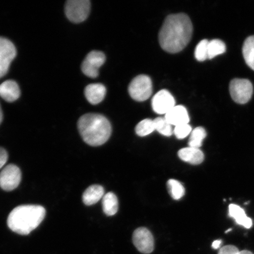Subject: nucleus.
<instances>
[{
  "instance_id": "1",
  "label": "nucleus",
  "mask_w": 254,
  "mask_h": 254,
  "mask_svg": "<svg viewBox=\"0 0 254 254\" xmlns=\"http://www.w3.org/2000/svg\"><path fill=\"white\" fill-rule=\"evenodd\" d=\"M193 27L186 14L168 15L158 35L159 43L166 52L175 54L182 52L191 39Z\"/></svg>"
},
{
  "instance_id": "2",
  "label": "nucleus",
  "mask_w": 254,
  "mask_h": 254,
  "mask_svg": "<svg viewBox=\"0 0 254 254\" xmlns=\"http://www.w3.org/2000/svg\"><path fill=\"white\" fill-rule=\"evenodd\" d=\"M46 212L45 208L41 205L18 206L8 215V227L15 233L29 234L39 226L45 217Z\"/></svg>"
},
{
  "instance_id": "3",
  "label": "nucleus",
  "mask_w": 254,
  "mask_h": 254,
  "mask_svg": "<svg viewBox=\"0 0 254 254\" xmlns=\"http://www.w3.org/2000/svg\"><path fill=\"white\" fill-rule=\"evenodd\" d=\"M79 134L87 144L100 146L110 137L112 127L106 117L98 114H87L78 122Z\"/></svg>"
},
{
  "instance_id": "4",
  "label": "nucleus",
  "mask_w": 254,
  "mask_h": 254,
  "mask_svg": "<svg viewBox=\"0 0 254 254\" xmlns=\"http://www.w3.org/2000/svg\"><path fill=\"white\" fill-rule=\"evenodd\" d=\"M128 93L132 99L139 102L148 100L152 93L151 78L146 75H138L130 82Z\"/></svg>"
},
{
  "instance_id": "5",
  "label": "nucleus",
  "mask_w": 254,
  "mask_h": 254,
  "mask_svg": "<svg viewBox=\"0 0 254 254\" xmlns=\"http://www.w3.org/2000/svg\"><path fill=\"white\" fill-rule=\"evenodd\" d=\"M230 93L235 102L246 104L253 94V85L249 79L235 78L230 82Z\"/></svg>"
},
{
  "instance_id": "6",
  "label": "nucleus",
  "mask_w": 254,
  "mask_h": 254,
  "mask_svg": "<svg viewBox=\"0 0 254 254\" xmlns=\"http://www.w3.org/2000/svg\"><path fill=\"white\" fill-rule=\"evenodd\" d=\"M90 8V1L88 0H69L66 2L65 12L69 21L79 23L86 20Z\"/></svg>"
},
{
  "instance_id": "7",
  "label": "nucleus",
  "mask_w": 254,
  "mask_h": 254,
  "mask_svg": "<svg viewBox=\"0 0 254 254\" xmlns=\"http://www.w3.org/2000/svg\"><path fill=\"white\" fill-rule=\"evenodd\" d=\"M106 56L98 51H93L88 54L82 63L81 69L88 77L95 78L99 74V68L106 62Z\"/></svg>"
},
{
  "instance_id": "8",
  "label": "nucleus",
  "mask_w": 254,
  "mask_h": 254,
  "mask_svg": "<svg viewBox=\"0 0 254 254\" xmlns=\"http://www.w3.org/2000/svg\"><path fill=\"white\" fill-rule=\"evenodd\" d=\"M21 180V173L17 166L9 164L0 173V187L6 191H11L19 186Z\"/></svg>"
},
{
  "instance_id": "9",
  "label": "nucleus",
  "mask_w": 254,
  "mask_h": 254,
  "mask_svg": "<svg viewBox=\"0 0 254 254\" xmlns=\"http://www.w3.org/2000/svg\"><path fill=\"white\" fill-rule=\"evenodd\" d=\"M16 55L17 50L14 44L8 39L0 37V78L7 74Z\"/></svg>"
},
{
  "instance_id": "10",
  "label": "nucleus",
  "mask_w": 254,
  "mask_h": 254,
  "mask_svg": "<svg viewBox=\"0 0 254 254\" xmlns=\"http://www.w3.org/2000/svg\"><path fill=\"white\" fill-rule=\"evenodd\" d=\"M133 243L139 252L148 254L154 249V237L150 231L144 227L139 228L133 234Z\"/></svg>"
},
{
  "instance_id": "11",
  "label": "nucleus",
  "mask_w": 254,
  "mask_h": 254,
  "mask_svg": "<svg viewBox=\"0 0 254 254\" xmlns=\"http://www.w3.org/2000/svg\"><path fill=\"white\" fill-rule=\"evenodd\" d=\"M176 106L174 97L166 90H161L152 99V107L155 113L166 114Z\"/></svg>"
},
{
  "instance_id": "12",
  "label": "nucleus",
  "mask_w": 254,
  "mask_h": 254,
  "mask_svg": "<svg viewBox=\"0 0 254 254\" xmlns=\"http://www.w3.org/2000/svg\"><path fill=\"white\" fill-rule=\"evenodd\" d=\"M165 119L171 126H178L186 125L190 122V117L186 108L183 106H176L165 115Z\"/></svg>"
},
{
  "instance_id": "13",
  "label": "nucleus",
  "mask_w": 254,
  "mask_h": 254,
  "mask_svg": "<svg viewBox=\"0 0 254 254\" xmlns=\"http://www.w3.org/2000/svg\"><path fill=\"white\" fill-rule=\"evenodd\" d=\"M106 88L102 84H91L85 88V96L88 102L97 105L102 102L106 94Z\"/></svg>"
},
{
  "instance_id": "14",
  "label": "nucleus",
  "mask_w": 254,
  "mask_h": 254,
  "mask_svg": "<svg viewBox=\"0 0 254 254\" xmlns=\"http://www.w3.org/2000/svg\"><path fill=\"white\" fill-rule=\"evenodd\" d=\"M20 96L18 85L13 80H7L0 84V97L7 102H14Z\"/></svg>"
},
{
  "instance_id": "15",
  "label": "nucleus",
  "mask_w": 254,
  "mask_h": 254,
  "mask_svg": "<svg viewBox=\"0 0 254 254\" xmlns=\"http://www.w3.org/2000/svg\"><path fill=\"white\" fill-rule=\"evenodd\" d=\"M179 157L184 161L190 164L198 165L204 160V155L199 148L187 147L179 151Z\"/></svg>"
},
{
  "instance_id": "16",
  "label": "nucleus",
  "mask_w": 254,
  "mask_h": 254,
  "mask_svg": "<svg viewBox=\"0 0 254 254\" xmlns=\"http://www.w3.org/2000/svg\"><path fill=\"white\" fill-rule=\"evenodd\" d=\"M229 216L234 219L237 224L242 225L247 229L252 228L253 225L252 218L247 217L245 211L240 206L230 204L229 205Z\"/></svg>"
},
{
  "instance_id": "17",
  "label": "nucleus",
  "mask_w": 254,
  "mask_h": 254,
  "mask_svg": "<svg viewBox=\"0 0 254 254\" xmlns=\"http://www.w3.org/2000/svg\"><path fill=\"white\" fill-rule=\"evenodd\" d=\"M104 196V190L102 186L93 185L89 187L82 195V201L86 205L96 204Z\"/></svg>"
},
{
  "instance_id": "18",
  "label": "nucleus",
  "mask_w": 254,
  "mask_h": 254,
  "mask_svg": "<svg viewBox=\"0 0 254 254\" xmlns=\"http://www.w3.org/2000/svg\"><path fill=\"white\" fill-rule=\"evenodd\" d=\"M103 209L105 214L108 216L115 215L119 209V201L113 192H109L103 198Z\"/></svg>"
},
{
  "instance_id": "19",
  "label": "nucleus",
  "mask_w": 254,
  "mask_h": 254,
  "mask_svg": "<svg viewBox=\"0 0 254 254\" xmlns=\"http://www.w3.org/2000/svg\"><path fill=\"white\" fill-rule=\"evenodd\" d=\"M243 55L248 66L254 70V36L248 37L244 41Z\"/></svg>"
},
{
  "instance_id": "20",
  "label": "nucleus",
  "mask_w": 254,
  "mask_h": 254,
  "mask_svg": "<svg viewBox=\"0 0 254 254\" xmlns=\"http://www.w3.org/2000/svg\"><path fill=\"white\" fill-rule=\"evenodd\" d=\"M205 129L201 127H196L190 134L189 144L190 147L199 148L201 147L202 141L206 137Z\"/></svg>"
},
{
  "instance_id": "21",
  "label": "nucleus",
  "mask_w": 254,
  "mask_h": 254,
  "mask_svg": "<svg viewBox=\"0 0 254 254\" xmlns=\"http://www.w3.org/2000/svg\"><path fill=\"white\" fill-rule=\"evenodd\" d=\"M168 192L172 198L179 200L185 194V189L179 181L174 179L168 180L167 182Z\"/></svg>"
},
{
  "instance_id": "22",
  "label": "nucleus",
  "mask_w": 254,
  "mask_h": 254,
  "mask_svg": "<svg viewBox=\"0 0 254 254\" xmlns=\"http://www.w3.org/2000/svg\"><path fill=\"white\" fill-rule=\"evenodd\" d=\"M225 51L226 46L221 40L214 39L209 41L208 59H214V57L224 53Z\"/></svg>"
},
{
  "instance_id": "23",
  "label": "nucleus",
  "mask_w": 254,
  "mask_h": 254,
  "mask_svg": "<svg viewBox=\"0 0 254 254\" xmlns=\"http://www.w3.org/2000/svg\"><path fill=\"white\" fill-rule=\"evenodd\" d=\"M153 121L155 129L161 134L167 136H170L173 134L172 126L167 122L166 119L158 117Z\"/></svg>"
},
{
  "instance_id": "24",
  "label": "nucleus",
  "mask_w": 254,
  "mask_h": 254,
  "mask_svg": "<svg viewBox=\"0 0 254 254\" xmlns=\"http://www.w3.org/2000/svg\"><path fill=\"white\" fill-rule=\"evenodd\" d=\"M155 129L154 121L145 119L139 122L135 127L136 134L138 136H144L150 134Z\"/></svg>"
},
{
  "instance_id": "25",
  "label": "nucleus",
  "mask_w": 254,
  "mask_h": 254,
  "mask_svg": "<svg viewBox=\"0 0 254 254\" xmlns=\"http://www.w3.org/2000/svg\"><path fill=\"white\" fill-rule=\"evenodd\" d=\"M208 43L207 40H202L196 46L195 50V57L199 62H204L208 59Z\"/></svg>"
},
{
  "instance_id": "26",
  "label": "nucleus",
  "mask_w": 254,
  "mask_h": 254,
  "mask_svg": "<svg viewBox=\"0 0 254 254\" xmlns=\"http://www.w3.org/2000/svg\"><path fill=\"white\" fill-rule=\"evenodd\" d=\"M192 132V128L189 124L178 126L175 127L174 133L178 139H184Z\"/></svg>"
},
{
  "instance_id": "27",
  "label": "nucleus",
  "mask_w": 254,
  "mask_h": 254,
  "mask_svg": "<svg viewBox=\"0 0 254 254\" xmlns=\"http://www.w3.org/2000/svg\"><path fill=\"white\" fill-rule=\"evenodd\" d=\"M239 252L240 251L237 247L229 245L222 247L218 254H238Z\"/></svg>"
},
{
  "instance_id": "28",
  "label": "nucleus",
  "mask_w": 254,
  "mask_h": 254,
  "mask_svg": "<svg viewBox=\"0 0 254 254\" xmlns=\"http://www.w3.org/2000/svg\"><path fill=\"white\" fill-rule=\"evenodd\" d=\"M8 160V154L4 148H0V169L4 166Z\"/></svg>"
},
{
  "instance_id": "29",
  "label": "nucleus",
  "mask_w": 254,
  "mask_h": 254,
  "mask_svg": "<svg viewBox=\"0 0 254 254\" xmlns=\"http://www.w3.org/2000/svg\"><path fill=\"white\" fill-rule=\"evenodd\" d=\"M222 244V240H218L214 241L212 244V248L215 250H217L220 247L221 244Z\"/></svg>"
},
{
  "instance_id": "30",
  "label": "nucleus",
  "mask_w": 254,
  "mask_h": 254,
  "mask_svg": "<svg viewBox=\"0 0 254 254\" xmlns=\"http://www.w3.org/2000/svg\"><path fill=\"white\" fill-rule=\"evenodd\" d=\"M238 254H254L252 252H250L248 250L241 251Z\"/></svg>"
},
{
  "instance_id": "31",
  "label": "nucleus",
  "mask_w": 254,
  "mask_h": 254,
  "mask_svg": "<svg viewBox=\"0 0 254 254\" xmlns=\"http://www.w3.org/2000/svg\"><path fill=\"white\" fill-rule=\"evenodd\" d=\"M3 116H2V111L1 110V106H0V125H1V123L2 121Z\"/></svg>"
},
{
  "instance_id": "32",
  "label": "nucleus",
  "mask_w": 254,
  "mask_h": 254,
  "mask_svg": "<svg viewBox=\"0 0 254 254\" xmlns=\"http://www.w3.org/2000/svg\"><path fill=\"white\" fill-rule=\"evenodd\" d=\"M232 229L231 228H230V229H228V230H227L225 232V234H227L228 233H229V232L231 231Z\"/></svg>"
}]
</instances>
